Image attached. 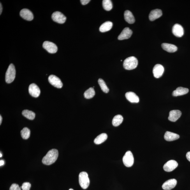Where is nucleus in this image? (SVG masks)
<instances>
[{"label": "nucleus", "mask_w": 190, "mask_h": 190, "mask_svg": "<svg viewBox=\"0 0 190 190\" xmlns=\"http://www.w3.org/2000/svg\"><path fill=\"white\" fill-rule=\"evenodd\" d=\"M59 156L57 149H52L49 151L42 160V163L46 165H50L57 161Z\"/></svg>", "instance_id": "nucleus-1"}, {"label": "nucleus", "mask_w": 190, "mask_h": 190, "mask_svg": "<svg viewBox=\"0 0 190 190\" xmlns=\"http://www.w3.org/2000/svg\"><path fill=\"white\" fill-rule=\"evenodd\" d=\"M138 61L137 59L134 57L127 58L123 62L124 68L126 70H133L137 67Z\"/></svg>", "instance_id": "nucleus-2"}, {"label": "nucleus", "mask_w": 190, "mask_h": 190, "mask_svg": "<svg viewBox=\"0 0 190 190\" xmlns=\"http://www.w3.org/2000/svg\"><path fill=\"white\" fill-rule=\"evenodd\" d=\"M79 181L81 187L83 189H86L90 184L88 174L85 171L81 172L79 176Z\"/></svg>", "instance_id": "nucleus-3"}, {"label": "nucleus", "mask_w": 190, "mask_h": 190, "mask_svg": "<svg viewBox=\"0 0 190 190\" xmlns=\"http://www.w3.org/2000/svg\"><path fill=\"white\" fill-rule=\"evenodd\" d=\"M16 69L13 64H11L8 67L5 74V81L6 83H10L15 80L16 76Z\"/></svg>", "instance_id": "nucleus-4"}, {"label": "nucleus", "mask_w": 190, "mask_h": 190, "mask_svg": "<svg viewBox=\"0 0 190 190\" xmlns=\"http://www.w3.org/2000/svg\"><path fill=\"white\" fill-rule=\"evenodd\" d=\"M124 165L127 167H130L134 163V157L133 153L130 151H127L122 158Z\"/></svg>", "instance_id": "nucleus-5"}, {"label": "nucleus", "mask_w": 190, "mask_h": 190, "mask_svg": "<svg viewBox=\"0 0 190 190\" xmlns=\"http://www.w3.org/2000/svg\"><path fill=\"white\" fill-rule=\"evenodd\" d=\"M43 47L48 52L51 54L57 53L58 50L57 45L49 41H45L43 43Z\"/></svg>", "instance_id": "nucleus-6"}, {"label": "nucleus", "mask_w": 190, "mask_h": 190, "mask_svg": "<svg viewBox=\"0 0 190 190\" xmlns=\"http://www.w3.org/2000/svg\"><path fill=\"white\" fill-rule=\"evenodd\" d=\"M52 18L54 22L59 23L60 24H63L66 22V17L63 13L56 11L53 13Z\"/></svg>", "instance_id": "nucleus-7"}, {"label": "nucleus", "mask_w": 190, "mask_h": 190, "mask_svg": "<svg viewBox=\"0 0 190 190\" xmlns=\"http://www.w3.org/2000/svg\"><path fill=\"white\" fill-rule=\"evenodd\" d=\"M49 82L54 87L61 89L63 86V83L61 80L56 76L51 75L48 78Z\"/></svg>", "instance_id": "nucleus-8"}, {"label": "nucleus", "mask_w": 190, "mask_h": 190, "mask_svg": "<svg viewBox=\"0 0 190 190\" xmlns=\"http://www.w3.org/2000/svg\"><path fill=\"white\" fill-rule=\"evenodd\" d=\"M178 166L177 162L174 160H171L167 162L163 166L164 171L166 172H171L175 170Z\"/></svg>", "instance_id": "nucleus-9"}, {"label": "nucleus", "mask_w": 190, "mask_h": 190, "mask_svg": "<svg viewBox=\"0 0 190 190\" xmlns=\"http://www.w3.org/2000/svg\"><path fill=\"white\" fill-rule=\"evenodd\" d=\"M29 93L35 98H37L40 96L41 91L40 88L35 83H32L29 87Z\"/></svg>", "instance_id": "nucleus-10"}, {"label": "nucleus", "mask_w": 190, "mask_h": 190, "mask_svg": "<svg viewBox=\"0 0 190 190\" xmlns=\"http://www.w3.org/2000/svg\"><path fill=\"white\" fill-rule=\"evenodd\" d=\"M164 71L163 67L160 64H157L153 69V73L155 78H159L161 77Z\"/></svg>", "instance_id": "nucleus-11"}, {"label": "nucleus", "mask_w": 190, "mask_h": 190, "mask_svg": "<svg viewBox=\"0 0 190 190\" xmlns=\"http://www.w3.org/2000/svg\"><path fill=\"white\" fill-rule=\"evenodd\" d=\"M172 32L175 36L178 38H181L184 35V28L181 25L178 24H176L173 27Z\"/></svg>", "instance_id": "nucleus-12"}, {"label": "nucleus", "mask_w": 190, "mask_h": 190, "mask_svg": "<svg viewBox=\"0 0 190 190\" xmlns=\"http://www.w3.org/2000/svg\"><path fill=\"white\" fill-rule=\"evenodd\" d=\"M132 34L133 31L131 30L128 27H126L123 30L121 34L118 37V39L120 40H122L129 39L130 38Z\"/></svg>", "instance_id": "nucleus-13"}, {"label": "nucleus", "mask_w": 190, "mask_h": 190, "mask_svg": "<svg viewBox=\"0 0 190 190\" xmlns=\"http://www.w3.org/2000/svg\"><path fill=\"white\" fill-rule=\"evenodd\" d=\"M20 15L24 20L28 21L33 20L34 16L31 11L28 9H24L20 11Z\"/></svg>", "instance_id": "nucleus-14"}, {"label": "nucleus", "mask_w": 190, "mask_h": 190, "mask_svg": "<svg viewBox=\"0 0 190 190\" xmlns=\"http://www.w3.org/2000/svg\"><path fill=\"white\" fill-rule=\"evenodd\" d=\"M177 184V180L175 179L169 180L164 183L162 188L164 190H170L174 188Z\"/></svg>", "instance_id": "nucleus-15"}, {"label": "nucleus", "mask_w": 190, "mask_h": 190, "mask_svg": "<svg viewBox=\"0 0 190 190\" xmlns=\"http://www.w3.org/2000/svg\"><path fill=\"white\" fill-rule=\"evenodd\" d=\"M182 113L181 111L178 110H174L171 111L170 112L168 117V119L172 122H175L179 119L181 116Z\"/></svg>", "instance_id": "nucleus-16"}, {"label": "nucleus", "mask_w": 190, "mask_h": 190, "mask_svg": "<svg viewBox=\"0 0 190 190\" xmlns=\"http://www.w3.org/2000/svg\"><path fill=\"white\" fill-rule=\"evenodd\" d=\"M162 15L163 13L161 10L159 9H155L151 11L149 15V20L152 21L160 17Z\"/></svg>", "instance_id": "nucleus-17"}, {"label": "nucleus", "mask_w": 190, "mask_h": 190, "mask_svg": "<svg viewBox=\"0 0 190 190\" xmlns=\"http://www.w3.org/2000/svg\"><path fill=\"white\" fill-rule=\"evenodd\" d=\"M126 99L131 103H138L139 102L138 97L133 92H127L126 94Z\"/></svg>", "instance_id": "nucleus-18"}, {"label": "nucleus", "mask_w": 190, "mask_h": 190, "mask_svg": "<svg viewBox=\"0 0 190 190\" xmlns=\"http://www.w3.org/2000/svg\"><path fill=\"white\" fill-rule=\"evenodd\" d=\"M164 138L166 141L170 142L178 140L180 138V136L172 132L166 131L164 134Z\"/></svg>", "instance_id": "nucleus-19"}, {"label": "nucleus", "mask_w": 190, "mask_h": 190, "mask_svg": "<svg viewBox=\"0 0 190 190\" xmlns=\"http://www.w3.org/2000/svg\"><path fill=\"white\" fill-rule=\"evenodd\" d=\"M189 91V89L187 88L178 87L173 92L172 95L174 97L181 96L187 94Z\"/></svg>", "instance_id": "nucleus-20"}, {"label": "nucleus", "mask_w": 190, "mask_h": 190, "mask_svg": "<svg viewBox=\"0 0 190 190\" xmlns=\"http://www.w3.org/2000/svg\"><path fill=\"white\" fill-rule=\"evenodd\" d=\"M162 47L163 49L169 53H174L177 51V48L172 44L163 43L162 44Z\"/></svg>", "instance_id": "nucleus-21"}, {"label": "nucleus", "mask_w": 190, "mask_h": 190, "mask_svg": "<svg viewBox=\"0 0 190 190\" xmlns=\"http://www.w3.org/2000/svg\"><path fill=\"white\" fill-rule=\"evenodd\" d=\"M124 16L125 20L129 24H133L135 22V19L133 13L129 10L125 11Z\"/></svg>", "instance_id": "nucleus-22"}, {"label": "nucleus", "mask_w": 190, "mask_h": 190, "mask_svg": "<svg viewBox=\"0 0 190 190\" xmlns=\"http://www.w3.org/2000/svg\"><path fill=\"white\" fill-rule=\"evenodd\" d=\"M113 24L110 21H107L104 23L99 28V31L101 32H104L110 31L112 29Z\"/></svg>", "instance_id": "nucleus-23"}, {"label": "nucleus", "mask_w": 190, "mask_h": 190, "mask_svg": "<svg viewBox=\"0 0 190 190\" xmlns=\"http://www.w3.org/2000/svg\"><path fill=\"white\" fill-rule=\"evenodd\" d=\"M108 138V135L105 133L100 134L95 139L94 143L96 144H101L105 142Z\"/></svg>", "instance_id": "nucleus-24"}, {"label": "nucleus", "mask_w": 190, "mask_h": 190, "mask_svg": "<svg viewBox=\"0 0 190 190\" xmlns=\"http://www.w3.org/2000/svg\"><path fill=\"white\" fill-rule=\"evenodd\" d=\"M123 120V118L121 115H117L113 118L112 124L113 126L117 127L122 124Z\"/></svg>", "instance_id": "nucleus-25"}, {"label": "nucleus", "mask_w": 190, "mask_h": 190, "mask_svg": "<svg viewBox=\"0 0 190 190\" xmlns=\"http://www.w3.org/2000/svg\"><path fill=\"white\" fill-rule=\"evenodd\" d=\"M22 114L28 119L32 120L35 117V114L33 112L28 110H24L22 111Z\"/></svg>", "instance_id": "nucleus-26"}, {"label": "nucleus", "mask_w": 190, "mask_h": 190, "mask_svg": "<svg viewBox=\"0 0 190 190\" xmlns=\"http://www.w3.org/2000/svg\"><path fill=\"white\" fill-rule=\"evenodd\" d=\"M95 95V92L93 88H90L86 91L84 93L85 98L90 99L93 98Z\"/></svg>", "instance_id": "nucleus-27"}, {"label": "nucleus", "mask_w": 190, "mask_h": 190, "mask_svg": "<svg viewBox=\"0 0 190 190\" xmlns=\"http://www.w3.org/2000/svg\"><path fill=\"white\" fill-rule=\"evenodd\" d=\"M20 133L21 136L23 139L27 140L30 137L31 131L27 127H24L21 131Z\"/></svg>", "instance_id": "nucleus-28"}, {"label": "nucleus", "mask_w": 190, "mask_h": 190, "mask_svg": "<svg viewBox=\"0 0 190 190\" xmlns=\"http://www.w3.org/2000/svg\"><path fill=\"white\" fill-rule=\"evenodd\" d=\"M103 6L104 9L108 11H110L113 7L112 2L110 0H104Z\"/></svg>", "instance_id": "nucleus-29"}, {"label": "nucleus", "mask_w": 190, "mask_h": 190, "mask_svg": "<svg viewBox=\"0 0 190 190\" xmlns=\"http://www.w3.org/2000/svg\"><path fill=\"white\" fill-rule=\"evenodd\" d=\"M98 82L103 91L105 93H108L109 91V89L107 85H106L105 82L103 80L101 79H99L98 80Z\"/></svg>", "instance_id": "nucleus-30"}, {"label": "nucleus", "mask_w": 190, "mask_h": 190, "mask_svg": "<svg viewBox=\"0 0 190 190\" xmlns=\"http://www.w3.org/2000/svg\"><path fill=\"white\" fill-rule=\"evenodd\" d=\"M31 187V185L29 182H24L22 185L21 188L22 190H30Z\"/></svg>", "instance_id": "nucleus-31"}, {"label": "nucleus", "mask_w": 190, "mask_h": 190, "mask_svg": "<svg viewBox=\"0 0 190 190\" xmlns=\"http://www.w3.org/2000/svg\"><path fill=\"white\" fill-rule=\"evenodd\" d=\"M10 190H21L20 188L19 185L17 184H13L11 185L10 188Z\"/></svg>", "instance_id": "nucleus-32"}, {"label": "nucleus", "mask_w": 190, "mask_h": 190, "mask_svg": "<svg viewBox=\"0 0 190 190\" xmlns=\"http://www.w3.org/2000/svg\"><path fill=\"white\" fill-rule=\"evenodd\" d=\"M90 2V0H81L80 2L83 5H85L89 3Z\"/></svg>", "instance_id": "nucleus-33"}, {"label": "nucleus", "mask_w": 190, "mask_h": 190, "mask_svg": "<svg viewBox=\"0 0 190 190\" xmlns=\"http://www.w3.org/2000/svg\"><path fill=\"white\" fill-rule=\"evenodd\" d=\"M186 156L187 159L190 162V152L187 153Z\"/></svg>", "instance_id": "nucleus-34"}, {"label": "nucleus", "mask_w": 190, "mask_h": 190, "mask_svg": "<svg viewBox=\"0 0 190 190\" xmlns=\"http://www.w3.org/2000/svg\"><path fill=\"white\" fill-rule=\"evenodd\" d=\"M4 164V162L3 160H1L0 161V166H3Z\"/></svg>", "instance_id": "nucleus-35"}, {"label": "nucleus", "mask_w": 190, "mask_h": 190, "mask_svg": "<svg viewBox=\"0 0 190 190\" xmlns=\"http://www.w3.org/2000/svg\"><path fill=\"white\" fill-rule=\"evenodd\" d=\"M0 14H1L2 13V10H3V8H2V4L1 3V5H0Z\"/></svg>", "instance_id": "nucleus-36"}, {"label": "nucleus", "mask_w": 190, "mask_h": 190, "mask_svg": "<svg viewBox=\"0 0 190 190\" xmlns=\"http://www.w3.org/2000/svg\"><path fill=\"white\" fill-rule=\"evenodd\" d=\"M2 121V118L1 115H0V124H1Z\"/></svg>", "instance_id": "nucleus-37"}, {"label": "nucleus", "mask_w": 190, "mask_h": 190, "mask_svg": "<svg viewBox=\"0 0 190 190\" xmlns=\"http://www.w3.org/2000/svg\"><path fill=\"white\" fill-rule=\"evenodd\" d=\"M2 156V155L1 154H1H0V157H1Z\"/></svg>", "instance_id": "nucleus-38"}, {"label": "nucleus", "mask_w": 190, "mask_h": 190, "mask_svg": "<svg viewBox=\"0 0 190 190\" xmlns=\"http://www.w3.org/2000/svg\"><path fill=\"white\" fill-rule=\"evenodd\" d=\"M69 190H74L73 189L71 188V189H69Z\"/></svg>", "instance_id": "nucleus-39"}]
</instances>
